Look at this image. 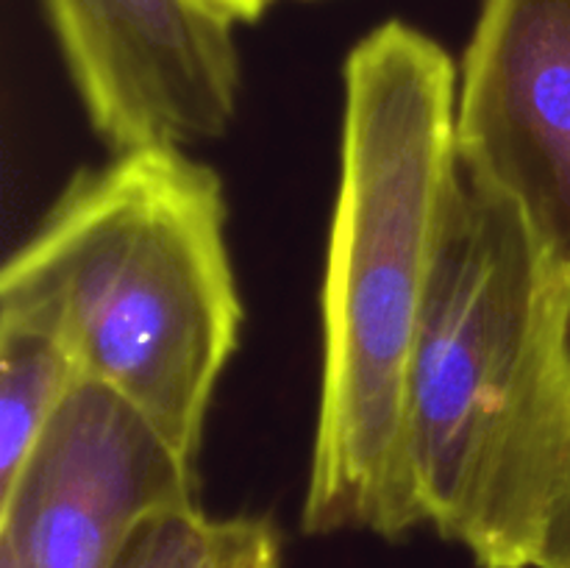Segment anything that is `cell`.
I'll use <instances>...</instances> for the list:
<instances>
[{"label":"cell","instance_id":"5","mask_svg":"<svg viewBox=\"0 0 570 568\" xmlns=\"http://www.w3.org/2000/svg\"><path fill=\"white\" fill-rule=\"evenodd\" d=\"M193 505L198 462L131 401L83 379L0 488V543L22 568H111L145 521Z\"/></svg>","mask_w":570,"mask_h":568},{"label":"cell","instance_id":"9","mask_svg":"<svg viewBox=\"0 0 570 568\" xmlns=\"http://www.w3.org/2000/svg\"><path fill=\"white\" fill-rule=\"evenodd\" d=\"M534 568H570V484L551 516Z\"/></svg>","mask_w":570,"mask_h":568},{"label":"cell","instance_id":"4","mask_svg":"<svg viewBox=\"0 0 570 568\" xmlns=\"http://www.w3.org/2000/svg\"><path fill=\"white\" fill-rule=\"evenodd\" d=\"M92 131L128 154L228 131L243 65L217 0H39Z\"/></svg>","mask_w":570,"mask_h":568},{"label":"cell","instance_id":"6","mask_svg":"<svg viewBox=\"0 0 570 568\" xmlns=\"http://www.w3.org/2000/svg\"><path fill=\"white\" fill-rule=\"evenodd\" d=\"M454 139L462 176L510 200L570 276V0H479Z\"/></svg>","mask_w":570,"mask_h":568},{"label":"cell","instance_id":"11","mask_svg":"<svg viewBox=\"0 0 570 568\" xmlns=\"http://www.w3.org/2000/svg\"><path fill=\"white\" fill-rule=\"evenodd\" d=\"M0 568H22V562L17 560V555L6 543H0Z\"/></svg>","mask_w":570,"mask_h":568},{"label":"cell","instance_id":"8","mask_svg":"<svg viewBox=\"0 0 570 568\" xmlns=\"http://www.w3.org/2000/svg\"><path fill=\"white\" fill-rule=\"evenodd\" d=\"M111 568H282V535L265 516L215 518L193 505L145 521Z\"/></svg>","mask_w":570,"mask_h":568},{"label":"cell","instance_id":"10","mask_svg":"<svg viewBox=\"0 0 570 568\" xmlns=\"http://www.w3.org/2000/svg\"><path fill=\"white\" fill-rule=\"evenodd\" d=\"M217 3H220V9H226L237 22H256L267 9H271L273 0H217Z\"/></svg>","mask_w":570,"mask_h":568},{"label":"cell","instance_id":"3","mask_svg":"<svg viewBox=\"0 0 570 568\" xmlns=\"http://www.w3.org/2000/svg\"><path fill=\"white\" fill-rule=\"evenodd\" d=\"M226 189L187 148L111 154L72 176L0 273V321L59 340L198 462L243 332Z\"/></svg>","mask_w":570,"mask_h":568},{"label":"cell","instance_id":"1","mask_svg":"<svg viewBox=\"0 0 570 568\" xmlns=\"http://www.w3.org/2000/svg\"><path fill=\"white\" fill-rule=\"evenodd\" d=\"M449 50L387 20L343 65L340 182L321 287V399L301 529L404 540L423 527L410 382L460 187Z\"/></svg>","mask_w":570,"mask_h":568},{"label":"cell","instance_id":"7","mask_svg":"<svg viewBox=\"0 0 570 568\" xmlns=\"http://www.w3.org/2000/svg\"><path fill=\"white\" fill-rule=\"evenodd\" d=\"M83 379L76 356L59 340L0 321V488L17 477Z\"/></svg>","mask_w":570,"mask_h":568},{"label":"cell","instance_id":"2","mask_svg":"<svg viewBox=\"0 0 570 568\" xmlns=\"http://www.w3.org/2000/svg\"><path fill=\"white\" fill-rule=\"evenodd\" d=\"M423 523L479 568H534L570 484V276L460 178L410 382Z\"/></svg>","mask_w":570,"mask_h":568}]
</instances>
